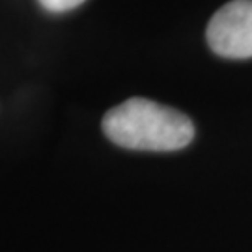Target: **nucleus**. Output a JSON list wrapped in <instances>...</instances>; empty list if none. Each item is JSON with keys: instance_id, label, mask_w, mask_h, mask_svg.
Returning a JSON list of instances; mask_svg holds the SVG:
<instances>
[{"instance_id": "nucleus-1", "label": "nucleus", "mask_w": 252, "mask_h": 252, "mask_svg": "<svg viewBox=\"0 0 252 252\" xmlns=\"http://www.w3.org/2000/svg\"><path fill=\"white\" fill-rule=\"evenodd\" d=\"M103 131L110 142L140 152H176L194 138L190 118L150 99H127L108 110Z\"/></svg>"}, {"instance_id": "nucleus-2", "label": "nucleus", "mask_w": 252, "mask_h": 252, "mask_svg": "<svg viewBox=\"0 0 252 252\" xmlns=\"http://www.w3.org/2000/svg\"><path fill=\"white\" fill-rule=\"evenodd\" d=\"M207 43L224 58H252V0H234L207 25Z\"/></svg>"}, {"instance_id": "nucleus-3", "label": "nucleus", "mask_w": 252, "mask_h": 252, "mask_svg": "<svg viewBox=\"0 0 252 252\" xmlns=\"http://www.w3.org/2000/svg\"><path fill=\"white\" fill-rule=\"evenodd\" d=\"M82 2H86V0H39V4L47 11H53V13H62V11L79 8Z\"/></svg>"}]
</instances>
